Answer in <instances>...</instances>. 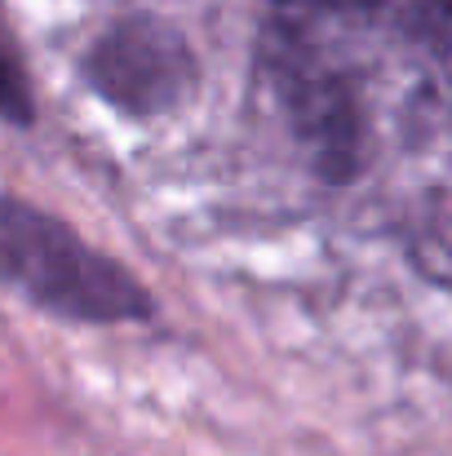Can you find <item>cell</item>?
Returning a JSON list of instances; mask_svg holds the SVG:
<instances>
[{
	"mask_svg": "<svg viewBox=\"0 0 452 456\" xmlns=\"http://www.w3.org/2000/svg\"><path fill=\"white\" fill-rule=\"evenodd\" d=\"M0 280L53 314L89 323L143 319L151 310V297L125 266L94 253L58 217L18 200H0Z\"/></svg>",
	"mask_w": 452,
	"mask_h": 456,
	"instance_id": "obj_1",
	"label": "cell"
},
{
	"mask_svg": "<svg viewBox=\"0 0 452 456\" xmlns=\"http://www.w3.org/2000/svg\"><path fill=\"white\" fill-rule=\"evenodd\" d=\"M85 71L107 102L134 116H155L186 98L195 80V58L173 27L155 18H134L94 45Z\"/></svg>",
	"mask_w": 452,
	"mask_h": 456,
	"instance_id": "obj_2",
	"label": "cell"
},
{
	"mask_svg": "<svg viewBox=\"0 0 452 456\" xmlns=\"http://www.w3.org/2000/svg\"><path fill=\"white\" fill-rule=\"evenodd\" d=\"M0 116L9 125H31V89H27L18 49L4 36V27H0Z\"/></svg>",
	"mask_w": 452,
	"mask_h": 456,
	"instance_id": "obj_3",
	"label": "cell"
}]
</instances>
